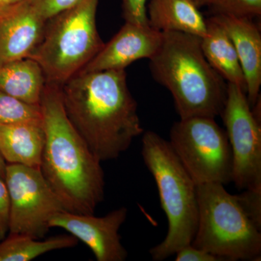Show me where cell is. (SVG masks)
Here are the masks:
<instances>
[{
	"instance_id": "obj_13",
	"label": "cell",
	"mask_w": 261,
	"mask_h": 261,
	"mask_svg": "<svg viewBox=\"0 0 261 261\" xmlns=\"http://www.w3.org/2000/svg\"><path fill=\"white\" fill-rule=\"evenodd\" d=\"M231 39L241 65L246 96L252 108L260 99L261 86V35L252 19L226 15H213Z\"/></svg>"
},
{
	"instance_id": "obj_27",
	"label": "cell",
	"mask_w": 261,
	"mask_h": 261,
	"mask_svg": "<svg viewBox=\"0 0 261 261\" xmlns=\"http://www.w3.org/2000/svg\"><path fill=\"white\" fill-rule=\"evenodd\" d=\"M199 8L203 6H209L212 0H192Z\"/></svg>"
},
{
	"instance_id": "obj_23",
	"label": "cell",
	"mask_w": 261,
	"mask_h": 261,
	"mask_svg": "<svg viewBox=\"0 0 261 261\" xmlns=\"http://www.w3.org/2000/svg\"><path fill=\"white\" fill-rule=\"evenodd\" d=\"M10 204L5 180L0 178V241L9 233Z\"/></svg>"
},
{
	"instance_id": "obj_26",
	"label": "cell",
	"mask_w": 261,
	"mask_h": 261,
	"mask_svg": "<svg viewBox=\"0 0 261 261\" xmlns=\"http://www.w3.org/2000/svg\"><path fill=\"white\" fill-rule=\"evenodd\" d=\"M7 163L0 154V178L5 180V171H6Z\"/></svg>"
},
{
	"instance_id": "obj_18",
	"label": "cell",
	"mask_w": 261,
	"mask_h": 261,
	"mask_svg": "<svg viewBox=\"0 0 261 261\" xmlns=\"http://www.w3.org/2000/svg\"><path fill=\"white\" fill-rule=\"evenodd\" d=\"M73 235H58L39 241L28 235L10 234L0 241V261H29L43 254L78 245Z\"/></svg>"
},
{
	"instance_id": "obj_12",
	"label": "cell",
	"mask_w": 261,
	"mask_h": 261,
	"mask_svg": "<svg viewBox=\"0 0 261 261\" xmlns=\"http://www.w3.org/2000/svg\"><path fill=\"white\" fill-rule=\"evenodd\" d=\"M47 23L30 0L0 10V62L32 56L42 42Z\"/></svg>"
},
{
	"instance_id": "obj_21",
	"label": "cell",
	"mask_w": 261,
	"mask_h": 261,
	"mask_svg": "<svg viewBox=\"0 0 261 261\" xmlns=\"http://www.w3.org/2000/svg\"><path fill=\"white\" fill-rule=\"evenodd\" d=\"M147 0H122L123 16L127 23L149 25Z\"/></svg>"
},
{
	"instance_id": "obj_3",
	"label": "cell",
	"mask_w": 261,
	"mask_h": 261,
	"mask_svg": "<svg viewBox=\"0 0 261 261\" xmlns=\"http://www.w3.org/2000/svg\"><path fill=\"white\" fill-rule=\"evenodd\" d=\"M149 60L152 77L172 94L180 119L221 116L227 84L206 60L200 37L163 32L161 46Z\"/></svg>"
},
{
	"instance_id": "obj_1",
	"label": "cell",
	"mask_w": 261,
	"mask_h": 261,
	"mask_svg": "<svg viewBox=\"0 0 261 261\" xmlns=\"http://www.w3.org/2000/svg\"><path fill=\"white\" fill-rule=\"evenodd\" d=\"M61 90L67 116L101 162L118 159L144 133L125 70L80 71Z\"/></svg>"
},
{
	"instance_id": "obj_20",
	"label": "cell",
	"mask_w": 261,
	"mask_h": 261,
	"mask_svg": "<svg viewBox=\"0 0 261 261\" xmlns=\"http://www.w3.org/2000/svg\"><path fill=\"white\" fill-rule=\"evenodd\" d=\"M213 15H226L252 19L261 15V0H212Z\"/></svg>"
},
{
	"instance_id": "obj_4",
	"label": "cell",
	"mask_w": 261,
	"mask_h": 261,
	"mask_svg": "<svg viewBox=\"0 0 261 261\" xmlns=\"http://www.w3.org/2000/svg\"><path fill=\"white\" fill-rule=\"evenodd\" d=\"M142 142L144 163L155 181L161 207L168 219L166 238L149 251L152 260L162 261L191 245L195 238L198 224L197 185L168 141L147 130Z\"/></svg>"
},
{
	"instance_id": "obj_8",
	"label": "cell",
	"mask_w": 261,
	"mask_h": 261,
	"mask_svg": "<svg viewBox=\"0 0 261 261\" xmlns=\"http://www.w3.org/2000/svg\"><path fill=\"white\" fill-rule=\"evenodd\" d=\"M5 181L10 198V234L42 239L49 231L51 218L67 211L39 168L7 164Z\"/></svg>"
},
{
	"instance_id": "obj_7",
	"label": "cell",
	"mask_w": 261,
	"mask_h": 261,
	"mask_svg": "<svg viewBox=\"0 0 261 261\" xmlns=\"http://www.w3.org/2000/svg\"><path fill=\"white\" fill-rule=\"evenodd\" d=\"M170 145L196 185L232 182L233 158L226 130L210 117L173 123Z\"/></svg>"
},
{
	"instance_id": "obj_11",
	"label": "cell",
	"mask_w": 261,
	"mask_h": 261,
	"mask_svg": "<svg viewBox=\"0 0 261 261\" xmlns=\"http://www.w3.org/2000/svg\"><path fill=\"white\" fill-rule=\"evenodd\" d=\"M162 39L163 32L149 25L126 22L81 71L125 70L134 62L150 59L159 49Z\"/></svg>"
},
{
	"instance_id": "obj_5",
	"label": "cell",
	"mask_w": 261,
	"mask_h": 261,
	"mask_svg": "<svg viewBox=\"0 0 261 261\" xmlns=\"http://www.w3.org/2000/svg\"><path fill=\"white\" fill-rule=\"evenodd\" d=\"M198 224L192 246L226 261L260 260L261 225L239 195L221 184L197 185Z\"/></svg>"
},
{
	"instance_id": "obj_14",
	"label": "cell",
	"mask_w": 261,
	"mask_h": 261,
	"mask_svg": "<svg viewBox=\"0 0 261 261\" xmlns=\"http://www.w3.org/2000/svg\"><path fill=\"white\" fill-rule=\"evenodd\" d=\"M44 139L42 123L0 124V154L7 164L40 168Z\"/></svg>"
},
{
	"instance_id": "obj_9",
	"label": "cell",
	"mask_w": 261,
	"mask_h": 261,
	"mask_svg": "<svg viewBox=\"0 0 261 261\" xmlns=\"http://www.w3.org/2000/svg\"><path fill=\"white\" fill-rule=\"evenodd\" d=\"M221 116L232 152V181L238 190L261 191L260 120L252 112L245 92L236 84L227 83Z\"/></svg>"
},
{
	"instance_id": "obj_17",
	"label": "cell",
	"mask_w": 261,
	"mask_h": 261,
	"mask_svg": "<svg viewBox=\"0 0 261 261\" xmlns=\"http://www.w3.org/2000/svg\"><path fill=\"white\" fill-rule=\"evenodd\" d=\"M46 79L32 58L0 62V90L22 102L39 106Z\"/></svg>"
},
{
	"instance_id": "obj_22",
	"label": "cell",
	"mask_w": 261,
	"mask_h": 261,
	"mask_svg": "<svg viewBox=\"0 0 261 261\" xmlns=\"http://www.w3.org/2000/svg\"><path fill=\"white\" fill-rule=\"evenodd\" d=\"M81 0H30L43 18L49 20L61 12L69 9Z\"/></svg>"
},
{
	"instance_id": "obj_19",
	"label": "cell",
	"mask_w": 261,
	"mask_h": 261,
	"mask_svg": "<svg viewBox=\"0 0 261 261\" xmlns=\"http://www.w3.org/2000/svg\"><path fill=\"white\" fill-rule=\"evenodd\" d=\"M42 123L40 106L28 104L0 90V124Z\"/></svg>"
},
{
	"instance_id": "obj_10",
	"label": "cell",
	"mask_w": 261,
	"mask_h": 261,
	"mask_svg": "<svg viewBox=\"0 0 261 261\" xmlns=\"http://www.w3.org/2000/svg\"><path fill=\"white\" fill-rule=\"evenodd\" d=\"M126 207L102 217L63 211L53 216L49 227L61 228L85 244L97 261H124L128 252L121 243L119 230L126 221Z\"/></svg>"
},
{
	"instance_id": "obj_15",
	"label": "cell",
	"mask_w": 261,
	"mask_h": 261,
	"mask_svg": "<svg viewBox=\"0 0 261 261\" xmlns=\"http://www.w3.org/2000/svg\"><path fill=\"white\" fill-rule=\"evenodd\" d=\"M149 25L161 32H177L202 38L207 32V19L192 0H149Z\"/></svg>"
},
{
	"instance_id": "obj_24",
	"label": "cell",
	"mask_w": 261,
	"mask_h": 261,
	"mask_svg": "<svg viewBox=\"0 0 261 261\" xmlns=\"http://www.w3.org/2000/svg\"><path fill=\"white\" fill-rule=\"evenodd\" d=\"M176 261H226L222 257L192 246L187 245L176 253Z\"/></svg>"
},
{
	"instance_id": "obj_6",
	"label": "cell",
	"mask_w": 261,
	"mask_h": 261,
	"mask_svg": "<svg viewBox=\"0 0 261 261\" xmlns=\"http://www.w3.org/2000/svg\"><path fill=\"white\" fill-rule=\"evenodd\" d=\"M99 0H81L47 20L40 44L32 58L47 83L62 86L80 73L104 46L96 15Z\"/></svg>"
},
{
	"instance_id": "obj_16",
	"label": "cell",
	"mask_w": 261,
	"mask_h": 261,
	"mask_svg": "<svg viewBox=\"0 0 261 261\" xmlns=\"http://www.w3.org/2000/svg\"><path fill=\"white\" fill-rule=\"evenodd\" d=\"M206 60L227 83L236 84L246 94V82L236 49L227 33L212 17L207 19V32L201 38Z\"/></svg>"
},
{
	"instance_id": "obj_25",
	"label": "cell",
	"mask_w": 261,
	"mask_h": 261,
	"mask_svg": "<svg viewBox=\"0 0 261 261\" xmlns=\"http://www.w3.org/2000/svg\"><path fill=\"white\" fill-rule=\"evenodd\" d=\"M23 0H0V10L20 3Z\"/></svg>"
},
{
	"instance_id": "obj_2",
	"label": "cell",
	"mask_w": 261,
	"mask_h": 261,
	"mask_svg": "<svg viewBox=\"0 0 261 261\" xmlns=\"http://www.w3.org/2000/svg\"><path fill=\"white\" fill-rule=\"evenodd\" d=\"M44 132L40 170L67 211L94 214L104 199L101 161L72 124L61 86L46 83L40 104Z\"/></svg>"
}]
</instances>
